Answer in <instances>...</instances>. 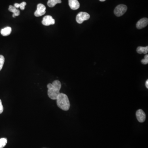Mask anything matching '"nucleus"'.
I'll use <instances>...</instances> for the list:
<instances>
[{"mask_svg":"<svg viewBox=\"0 0 148 148\" xmlns=\"http://www.w3.org/2000/svg\"><path fill=\"white\" fill-rule=\"evenodd\" d=\"M148 19L146 18H143L140 19L137 23L136 27L138 29H141L147 26Z\"/></svg>","mask_w":148,"mask_h":148,"instance_id":"obj_8","label":"nucleus"},{"mask_svg":"<svg viewBox=\"0 0 148 148\" xmlns=\"http://www.w3.org/2000/svg\"><path fill=\"white\" fill-rule=\"evenodd\" d=\"M56 103L58 108L64 111H68L70 108V102L68 96L63 93H60L56 99Z\"/></svg>","mask_w":148,"mask_h":148,"instance_id":"obj_2","label":"nucleus"},{"mask_svg":"<svg viewBox=\"0 0 148 148\" xmlns=\"http://www.w3.org/2000/svg\"><path fill=\"white\" fill-rule=\"evenodd\" d=\"M48 95L50 99L56 100L59 95L60 90L61 88V84L59 81L55 80L52 83H49L47 86Z\"/></svg>","mask_w":148,"mask_h":148,"instance_id":"obj_1","label":"nucleus"},{"mask_svg":"<svg viewBox=\"0 0 148 148\" xmlns=\"http://www.w3.org/2000/svg\"><path fill=\"white\" fill-rule=\"evenodd\" d=\"M137 51L138 53L140 54H146L148 53V46H146V47H139L137 49Z\"/></svg>","mask_w":148,"mask_h":148,"instance_id":"obj_13","label":"nucleus"},{"mask_svg":"<svg viewBox=\"0 0 148 148\" xmlns=\"http://www.w3.org/2000/svg\"><path fill=\"white\" fill-rule=\"evenodd\" d=\"M90 15L86 12H80L77 14L76 17L77 22L79 24H82L84 21L90 18Z\"/></svg>","mask_w":148,"mask_h":148,"instance_id":"obj_4","label":"nucleus"},{"mask_svg":"<svg viewBox=\"0 0 148 148\" xmlns=\"http://www.w3.org/2000/svg\"><path fill=\"white\" fill-rule=\"evenodd\" d=\"M68 3L70 8L73 10H76L80 7V4L77 0H68Z\"/></svg>","mask_w":148,"mask_h":148,"instance_id":"obj_9","label":"nucleus"},{"mask_svg":"<svg viewBox=\"0 0 148 148\" xmlns=\"http://www.w3.org/2000/svg\"><path fill=\"white\" fill-rule=\"evenodd\" d=\"M3 111V107L1 100L0 99V114L2 113Z\"/></svg>","mask_w":148,"mask_h":148,"instance_id":"obj_18","label":"nucleus"},{"mask_svg":"<svg viewBox=\"0 0 148 148\" xmlns=\"http://www.w3.org/2000/svg\"><path fill=\"white\" fill-rule=\"evenodd\" d=\"M127 10V7L125 5L121 4L116 7L114 13L117 17H121L125 13Z\"/></svg>","mask_w":148,"mask_h":148,"instance_id":"obj_3","label":"nucleus"},{"mask_svg":"<svg viewBox=\"0 0 148 148\" xmlns=\"http://www.w3.org/2000/svg\"><path fill=\"white\" fill-rule=\"evenodd\" d=\"M26 5V3L25 2H23L21 3H15L14 4V6L16 8H20L22 10H24L25 9V6Z\"/></svg>","mask_w":148,"mask_h":148,"instance_id":"obj_14","label":"nucleus"},{"mask_svg":"<svg viewBox=\"0 0 148 148\" xmlns=\"http://www.w3.org/2000/svg\"><path fill=\"white\" fill-rule=\"evenodd\" d=\"M136 116L138 121L140 123H143L146 120V114L141 109L137 111L136 113Z\"/></svg>","mask_w":148,"mask_h":148,"instance_id":"obj_7","label":"nucleus"},{"mask_svg":"<svg viewBox=\"0 0 148 148\" xmlns=\"http://www.w3.org/2000/svg\"><path fill=\"white\" fill-rule=\"evenodd\" d=\"M7 143V139L5 138L0 139V148H3Z\"/></svg>","mask_w":148,"mask_h":148,"instance_id":"obj_15","label":"nucleus"},{"mask_svg":"<svg viewBox=\"0 0 148 148\" xmlns=\"http://www.w3.org/2000/svg\"><path fill=\"white\" fill-rule=\"evenodd\" d=\"M12 32V28L10 27H5L1 29V33L3 36H6L10 35Z\"/></svg>","mask_w":148,"mask_h":148,"instance_id":"obj_11","label":"nucleus"},{"mask_svg":"<svg viewBox=\"0 0 148 148\" xmlns=\"http://www.w3.org/2000/svg\"><path fill=\"white\" fill-rule=\"evenodd\" d=\"M145 85H146V87L147 89H148V80L147 79L146 81V83H145Z\"/></svg>","mask_w":148,"mask_h":148,"instance_id":"obj_19","label":"nucleus"},{"mask_svg":"<svg viewBox=\"0 0 148 148\" xmlns=\"http://www.w3.org/2000/svg\"><path fill=\"white\" fill-rule=\"evenodd\" d=\"M141 62H142V64H144V65H146V64H148V54H146L144 56V59L142 60Z\"/></svg>","mask_w":148,"mask_h":148,"instance_id":"obj_17","label":"nucleus"},{"mask_svg":"<svg viewBox=\"0 0 148 148\" xmlns=\"http://www.w3.org/2000/svg\"><path fill=\"white\" fill-rule=\"evenodd\" d=\"M99 1L101 2H104V1H105L106 0H99Z\"/></svg>","mask_w":148,"mask_h":148,"instance_id":"obj_20","label":"nucleus"},{"mask_svg":"<svg viewBox=\"0 0 148 148\" xmlns=\"http://www.w3.org/2000/svg\"><path fill=\"white\" fill-rule=\"evenodd\" d=\"M5 58L4 56L0 55V71L2 69L3 65L4 64Z\"/></svg>","mask_w":148,"mask_h":148,"instance_id":"obj_16","label":"nucleus"},{"mask_svg":"<svg viewBox=\"0 0 148 148\" xmlns=\"http://www.w3.org/2000/svg\"><path fill=\"white\" fill-rule=\"evenodd\" d=\"M46 9L45 5L41 3H39L37 5L36 10L35 12V16L39 17L45 15L46 13Z\"/></svg>","mask_w":148,"mask_h":148,"instance_id":"obj_5","label":"nucleus"},{"mask_svg":"<svg viewBox=\"0 0 148 148\" xmlns=\"http://www.w3.org/2000/svg\"><path fill=\"white\" fill-rule=\"evenodd\" d=\"M55 21L52 17V16L47 15L44 17L43 18L42 23L43 25L45 26H48L49 25H54L55 24Z\"/></svg>","mask_w":148,"mask_h":148,"instance_id":"obj_6","label":"nucleus"},{"mask_svg":"<svg viewBox=\"0 0 148 148\" xmlns=\"http://www.w3.org/2000/svg\"><path fill=\"white\" fill-rule=\"evenodd\" d=\"M61 3V0H48L47 5L50 7L55 6L57 4Z\"/></svg>","mask_w":148,"mask_h":148,"instance_id":"obj_12","label":"nucleus"},{"mask_svg":"<svg viewBox=\"0 0 148 148\" xmlns=\"http://www.w3.org/2000/svg\"><path fill=\"white\" fill-rule=\"evenodd\" d=\"M8 10L9 11L13 13V17L15 18L16 16H18L20 15V11L19 9L16 8V7L13 6V5H9Z\"/></svg>","mask_w":148,"mask_h":148,"instance_id":"obj_10","label":"nucleus"}]
</instances>
